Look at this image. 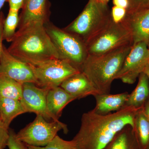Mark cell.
<instances>
[{"label":"cell","mask_w":149,"mask_h":149,"mask_svg":"<svg viewBox=\"0 0 149 149\" xmlns=\"http://www.w3.org/2000/svg\"><path fill=\"white\" fill-rule=\"evenodd\" d=\"M139 109L125 106L107 114H98L93 109L85 113L81 118L79 131L72 141L77 149H103L126 125L133 128L134 118Z\"/></svg>","instance_id":"1"},{"label":"cell","mask_w":149,"mask_h":149,"mask_svg":"<svg viewBox=\"0 0 149 149\" xmlns=\"http://www.w3.org/2000/svg\"><path fill=\"white\" fill-rule=\"evenodd\" d=\"M7 49L14 56L31 65L52 59H60L45 25L40 23L18 28Z\"/></svg>","instance_id":"2"},{"label":"cell","mask_w":149,"mask_h":149,"mask_svg":"<svg viewBox=\"0 0 149 149\" xmlns=\"http://www.w3.org/2000/svg\"><path fill=\"white\" fill-rule=\"evenodd\" d=\"M132 46H124L100 55H88L80 71L101 94L109 93L112 83L116 79Z\"/></svg>","instance_id":"3"},{"label":"cell","mask_w":149,"mask_h":149,"mask_svg":"<svg viewBox=\"0 0 149 149\" xmlns=\"http://www.w3.org/2000/svg\"><path fill=\"white\" fill-rule=\"evenodd\" d=\"M111 21L108 4L89 0L81 13L63 29L78 37L87 45Z\"/></svg>","instance_id":"4"},{"label":"cell","mask_w":149,"mask_h":149,"mask_svg":"<svg viewBox=\"0 0 149 149\" xmlns=\"http://www.w3.org/2000/svg\"><path fill=\"white\" fill-rule=\"evenodd\" d=\"M45 26L58 52L60 59L68 61L80 70L88 56L85 43L74 35L50 22Z\"/></svg>","instance_id":"5"},{"label":"cell","mask_w":149,"mask_h":149,"mask_svg":"<svg viewBox=\"0 0 149 149\" xmlns=\"http://www.w3.org/2000/svg\"><path fill=\"white\" fill-rule=\"evenodd\" d=\"M133 45L132 35L123 21H112L105 29L87 44L88 55H100L124 46Z\"/></svg>","instance_id":"6"},{"label":"cell","mask_w":149,"mask_h":149,"mask_svg":"<svg viewBox=\"0 0 149 149\" xmlns=\"http://www.w3.org/2000/svg\"><path fill=\"white\" fill-rule=\"evenodd\" d=\"M63 130L68 132L66 124L58 121H49L40 115L16 134L19 141L28 146L45 147L52 141L58 132Z\"/></svg>","instance_id":"7"},{"label":"cell","mask_w":149,"mask_h":149,"mask_svg":"<svg viewBox=\"0 0 149 149\" xmlns=\"http://www.w3.org/2000/svg\"><path fill=\"white\" fill-rule=\"evenodd\" d=\"M29 65L34 74L35 84L40 88L49 89L60 86L68 77L81 72L68 61L59 58Z\"/></svg>","instance_id":"8"},{"label":"cell","mask_w":149,"mask_h":149,"mask_svg":"<svg viewBox=\"0 0 149 149\" xmlns=\"http://www.w3.org/2000/svg\"><path fill=\"white\" fill-rule=\"evenodd\" d=\"M149 60V49L146 43L133 45L116 79H120L126 84H133L143 72Z\"/></svg>","instance_id":"9"},{"label":"cell","mask_w":149,"mask_h":149,"mask_svg":"<svg viewBox=\"0 0 149 149\" xmlns=\"http://www.w3.org/2000/svg\"><path fill=\"white\" fill-rule=\"evenodd\" d=\"M49 89L40 88L33 83L22 85V98L21 101L26 113L40 115L46 120L58 121L48 109L47 95Z\"/></svg>","instance_id":"10"},{"label":"cell","mask_w":149,"mask_h":149,"mask_svg":"<svg viewBox=\"0 0 149 149\" xmlns=\"http://www.w3.org/2000/svg\"><path fill=\"white\" fill-rule=\"evenodd\" d=\"M0 75L9 77L22 84L36 83L29 65L13 56L3 45L0 56Z\"/></svg>","instance_id":"11"},{"label":"cell","mask_w":149,"mask_h":149,"mask_svg":"<svg viewBox=\"0 0 149 149\" xmlns=\"http://www.w3.org/2000/svg\"><path fill=\"white\" fill-rule=\"evenodd\" d=\"M48 0H24L19 16L18 28L34 23L45 24L49 22Z\"/></svg>","instance_id":"12"},{"label":"cell","mask_w":149,"mask_h":149,"mask_svg":"<svg viewBox=\"0 0 149 149\" xmlns=\"http://www.w3.org/2000/svg\"><path fill=\"white\" fill-rule=\"evenodd\" d=\"M123 21L131 32L133 45L144 42L149 49V10L126 14Z\"/></svg>","instance_id":"13"},{"label":"cell","mask_w":149,"mask_h":149,"mask_svg":"<svg viewBox=\"0 0 149 149\" xmlns=\"http://www.w3.org/2000/svg\"><path fill=\"white\" fill-rule=\"evenodd\" d=\"M61 87L76 99L101 94L84 73L81 72L72 75L65 80Z\"/></svg>","instance_id":"14"},{"label":"cell","mask_w":149,"mask_h":149,"mask_svg":"<svg viewBox=\"0 0 149 149\" xmlns=\"http://www.w3.org/2000/svg\"><path fill=\"white\" fill-rule=\"evenodd\" d=\"M127 92L111 95L101 94L95 96L96 105L93 110L99 114L105 115L117 111L125 106L129 95Z\"/></svg>","instance_id":"15"},{"label":"cell","mask_w":149,"mask_h":149,"mask_svg":"<svg viewBox=\"0 0 149 149\" xmlns=\"http://www.w3.org/2000/svg\"><path fill=\"white\" fill-rule=\"evenodd\" d=\"M76 98L66 92L60 86L49 89L47 104L49 111L59 119L64 108Z\"/></svg>","instance_id":"16"},{"label":"cell","mask_w":149,"mask_h":149,"mask_svg":"<svg viewBox=\"0 0 149 149\" xmlns=\"http://www.w3.org/2000/svg\"><path fill=\"white\" fill-rule=\"evenodd\" d=\"M149 98V79L144 72L139 77V82L135 90L129 94L125 106L140 109Z\"/></svg>","instance_id":"17"},{"label":"cell","mask_w":149,"mask_h":149,"mask_svg":"<svg viewBox=\"0 0 149 149\" xmlns=\"http://www.w3.org/2000/svg\"><path fill=\"white\" fill-rule=\"evenodd\" d=\"M133 128L139 149H149V120L143 107L136 113Z\"/></svg>","instance_id":"18"},{"label":"cell","mask_w":149,"mask_h":149,"mask_svg":"<svg viewBox=\"0 0 149 149\" xmlns=\"http://www.w3.org/2000/svg\"><path fill=\"white\" fill-rule=\"evenodd\" d=\"M26 113L21 100L0 98V119L8 128L15 118Z\"/></svg>","instance_id":"19"},{"label":"cell","mask_w":149,"mask_h":149,"mask_svg":"<svg viewBox=\"0 0 149 149\" xmlns=\"http://www.w3.org/2000/svg\"><path fill=\"white\" fill-rule=\"evenodd\" d=\"M103 149H139L133 127L126 125L115 135Z\"/></svg>","instance_id":"20"},{"label":"cell","mask_w":149,"mask_h":149,"mask_svg":"<svg viewBox=\"0 0 149 149\" xmlns=\"http://www.w3.org/2000/svg\"><path fill=\"white\" fill-rule=\"evenodd\" d=\"M22 85L9 77L0 75V98L21 100Z\"/></svg>","instance_id":"21"},{"label":"cell","mask_w":149,"mask_h":149,"mask_svg":"<svg viewBox=\"0 0 149 149\" xmlns=\"http://www.w3.org/2000/svg\"><path fill=\"white\" fill-rule=\"evenodd\" d=\"M19 22L18 12L9 10L6 18L4 19L3 29V40L11 42L16 33Z\"/></svg>","instance_id":"22"},{"label":"cell","mask_w":149,"mask_h":149,"mask_svg":"<svg viewBox=\"0 0 149 149\" xmlns=\"http://www.w3.org/2000/svg\"><path fill=\"white\" fill-rule=\"evenodd\" d=\"M29 149H77L73 141H65L57 135L45 147H36L27 145Z\"/></svg>","instance_id":"23"},{"label":"cell","mask_w":149,"mask_h":149,"mask_svg":"<svg viewBox=\"0 0 149 149\" xmlns=\"http://www.w3.org/2000/svg\"><path fill=\"white\" fill-rule=\"evenodd\" d=\"M129 6L126 14L149 10V0H128Z\"/></svg>","instance_id":"24"},{"label":"cell","mask_w":149,"mask_h":149,"mask_svg":"<svg viewBox=\"0 0 149 149\" xmlns=\"http://www.w3.org/2000/svg\"><path fill=\"white\" fill-rule=\"evenodd\" d=\"M16 133L11 129H9V138L7 147L9 149H29L27 145L19 141L16 137Z\"/></svg>","instance_id":"25"},{"label":"cell","mask_w":149,"mask_h":149,"mask_svg":"<svg viewBox=\"0 0 149 149\" xmlns=\"http://www.w3.org/2000/svg\"><path fill=\"white\" fill-rule=\"evenodd\" d=\"M126 9L113 6L111 10L112 20L116 23L122 22L126 16Z\"/></svg>","instance_id":"26"},{"label":"cell","mask_w":149,"mask_h":149,"mask_svg":"<svg viewBox=\"0 0 149 149\" xmlns=\"http://www.w3.org/2000/svg\"><path fill=\"white\" fill-rule=\"evenodd\" d=\"M9 138V128L0 119V149H4L7 146Z\"/></svg>","instance_id":"27"},{"label":"cell","mask_w":149,"mask_h":149,"mask_svg":"<svg viewBox=\"0 0 149 149\" xmlns=\"http://www.w3.org/2000/svg\"><path fill=\"white\" fill-rule=\"evenodd\" d=\"M9 4L10 9L18 12L22 8L24 4V0H7Z\"/></svg>","instance_id":"28"},{"label":"cell","mask_w":149,"mask_h":149,"mask_svg":"<svg viewBox=\"0 0 149 149\" xmlns=\"http://www.w3.org/2000/svg\"><path fill=\"white\" fill-rule=\"evenodd\" d=\"M113 3L114 6L123 8L126 10L129 6L128 0H113Z\"/></svg>","instance_id":"29"},{"label":"cell","mask_w":149,"mask_h":149,"mask_svg":"<svg viewBox=\"0 0 149 149\" xmlns=\"http://www.w3.org/2000/svg\"><path fill=\"white\" fill-rule=\"evenodd\" d=\"M4 21V19L2 14L0 13V56L1 53L3 46L2 42L3 40V29Z\"/></svg>","instance_id":"30"},{"label":"cell","mask_w":149,"mask_h":149,"mask_svg":"<svg viewBox=\"0 0 149 149\" xmlns=\"http://www.w3.org/2000/svg\"><path fill=\"white\" fill-rule=\"evenodd\" d=\"M144 112L149 120V98L145 103L143 107Z\"/></svg>","instance_id":"31"},{"label":"cell","mask_w":149,"mask_h":149,"mask_svg":"<svg viewBox=\"0 0 149 149\" xmlns=\"http://www.w3.org/2000/svg\"><path fill=\"white\" fill-rule=\"evenodd\" d=\"M143 72L146 74L149 79V64L147 65V66L145 68V69L144 70Z\"/></svg>","instance_id":"32"},{"label":"cell","mask_w":149,"mask_h":149,"mask_svg":"<svg viewBox=\"0 0 149 149\" xmlns=\"http://www.w3.org/2000/svg\"><path fill=\"white\" fill-rule=\"evenodd\" d=\"M7 1V0H0V10L2 8L5 2Z\"/></svg>","instance_id":"33"},{"label":"cell","mask_w":149,"mask_h":149,"mask_svg":"<svg viewBox=\"0 0 149 149\" xmlns=\"http://www.w3.org/2000/svg\"><path fill=\"white\" fill-rule=\"evenodd\" d=\"M100 2L103 3L108 4L109 0H97Z\"/></svg>","instance_id":"34"},{"label":"cell","mask_w":149,"mask_h":149,"mask_svg":"<svg viewBox=\"0 0 149 149\" xmlns=\"http://www.w3.org/2000/svg\"><path fill=\"white\" fill-rule=\"evenodd\" d=\"M148 64H149V63H148Z\"/></svg>","instance_id":"35"},{"label":"cell","mask_w":149,"mask_h":149,"mask_svg":"<svg viewBox=\"0 0 149 149\" xmlns=\"http://www.w3.org/2000/svg\"></svg>","instance_id":"36"}]
</instances>
